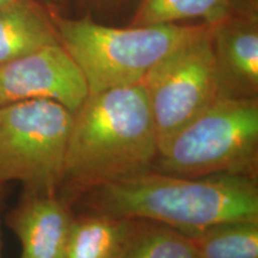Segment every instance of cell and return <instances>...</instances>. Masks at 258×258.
<instances>
[{"label":"cell","mask_w":258,"mask_h":258,"mask_svg":"<svg viewBox=\"0 0 258 258\" xmlns=\"http://www.w3.org/2000/svg\"><path fill=\"white\" fill-rule=\"evenodd\" d=\"M49 15L71 17L74 8L82 3L80 0H34Z\"/></svg>","instance_id":"cell-15"},{"label":"cell","mask_w":258,"mask_h":258,"mask_svg":"<svg viewBox=\"0 0 258 258\" xmlns=\"http://www.w3.org/2000/svg\"><path fill=\"white\" fill-rule=\"evenodd\" d=\"M73 115L50 99L0 106V186L18 182L24 192L59 194Z\"/></svg>","instance_id":"cell-5"},{"label":"cell","mask_w":258,"mask_h":258,"mask_svg":"<svg viewBox=\"0 0 258 258\" xmlns=\"http://www.w3.org/2000/svg\"><path fill=\"white\" fill-rule=\"evenodd\" d=\"M184 177L258 175V98H218L182 128L152 169Z\"/></svg>","instance_id":"cell-4"},{"label":"cell","mask_w":258,"mask_h":258,"mask_svg":"<svg viewBox=\"0 0 258 258\" xmlns=\"http://www.w3.org/2000/svg\"><path fill=\"white\" fill-rule=\"evenodd\" d=\"M80 2L85 3L90 9L101 15L117 11L127 3V0H80Z\"/></svg>","instance_id":"cell-16"},{"label":"cell","mask_w":258,"mask_h":258,"mask_svg":"<svg viewBox=\"0 0 258 258\" xmlns=\"http://www.w3.org/2000/svg\"><path fill=\"white\" fill-rule=\"evenodd\" d=\"M135 219L86 212L71 218L64 258H117Z\"/></svg>","instance_id":"cell-11"},{"label":"cell","mask_w":258,"mask_h":258,"mask_svg":"<svg viewBox=\"0 0 258 258\" xmlns=\"http://www.w3.org/2000/svg\"><path fill=\"white\" fill-rule=\"evenodd\" d=\"M252 8L257 0H141L131 25L178 24L192 18L213 25Z\"/></svg>","instance_id":"cell-12"},{"label":"cell","mask_w":258,"mask_h":258,"mask_svg":"<svg viewBox=\"0 0 258 258\" xmlns=\"http://www.w3.org/2000/svg\"><path fill=\"white\" fill-rule=\"evenodd\" d=\"M21 2V0H0V6H6V5H11L15 4V3Z\"/></svg>","instance_id":"cell-18"},{"label":"cell","mask_w":258,"mask_h":258,"mask_svg":"<svg viewBox=\"0 0 258 258\" xmlns=\"http://www.w3.org/2000/svg\"><path fill=\"white\" fill-rule=\"evenodd\" d=\"M218 98H258V11L247 9L209 25Z\"/></svg>","instance_id":"cell-8"},{"label":"cell","mask_w":258,"mask_h":258,"mask_svg":"<svg viewBox=\"0 0 258 258\" xmlns=\"http://www.w3.org/2000/svg\"><path fill=\"white\" fill-rule=\"evenodd\" d=\"M88 96L85 77L60 43L40 48L0 66V106L50 99L74 114Z\"/></svg>","instance_id":"cell-7"},{"label":"cell","mask_w":258,"mask_h":258,"mask_svg":"<svg viewBox=\"0 0 258 258\" xmlns=\"http://www.w3.org/2000/svg\"><path fill=\"white\" fill-rule=\"evenodd\" d=\"M60 43L50 15L34 0L0 6V66Z\"/></svg>","instance_id":"cell-10"},{"label":"cell","mask_w":258,"mask_h":258,"mask_svg":"<svg viewBox=\"0 0 258 258\" xmlns=\"http://www.w3.org/2000/svg\"><path fill=\"white\" fill-rule=\"evenodd\" d=\"M157 134L141 84L90 93L74 112L59 192L69 205L90 190L152 169Z\"/></svg>","instance_id":"cell-1"},{"label":"cell","mask_w":258,"mask_h":258,"mask_svg":"<svg viewBox=\"0 0 258 258\" xmlns=\"http://www.w3.org/2000/svg\"><path fill=\"white\" fill-rule=\"evenodd\" d=\"M88 212L159 222L191 237L213 225L258 220V182L243 175L184 177L150 170L80 196Z\"/></svg>","instance_id":"cell-2"},{"label":"cell","mask_w":258,"mask_h":258,"mask_svg":"<svg viewBox=\"0 0 258 258\" xmlns=\"http://www.w3.org/2000/svg\"><path fill=\"white\" fill-rule=\"evenodd\" d=\"M50 17L60 44L85 77L89 95L140 84L154 64L208 27L178 23L114 28L90 18Z\"/></svg>","instance_id":"cell-3"},{"label":"cell","mask_w":258,"mask_h":258,"mask_svg":"<svg viewBox=\"0 0 258 258\" xmlns=\"http://www.w3.org/2000/svg\"><path fill=\"white\" fill-rule=\"evenodd\" d=\"M117 258H199L191 239L175 228L135 220L133 231Z\"/></svg>","instance_id":"cell-14"},{"label":"cell","mask_w":258,"mask_h":258,"mask_svg":"<svg viewBox=\"0 0 258 258\" xmlns=\"http://www.w3.org/2000/svg\"><path fill=\"white\" fill-rule=\"evenodd\" d=\"M189 238L199 258H258V220L221 222Z\"/></svg>","instance_id":"cell-13"},{"label":"cell","mask_w":258,"mask_h":258,"mask_svg":"<svg viewBox=\"0 0 258 258\" xmlns=\"http://www.w3.org/2000/svg\"><path fill=\"white\" fill-rule=\"evenodd\" d=\"M141 85L157 134L158 153L218 99L211 27L154 64Z\"/></svg>","instance_id":"cell-6"},{"label":"cell","mask_w":258,"mask_h":258,"mask_svg":"<svg viewBox=\"0 0 258 258\" xmlns=\"http://www.w3.org/2000/svg\"><path fill=\"white\" fill-rule=\"evenodd\" d=\"M4 195V186H0V203ZM0 258H3V235H2V218H0Z\"/></svg>","instance_id":"cell-17"},{"label":"cell","mask_w":258,"mask_h":258,"mask_svg":"<svg viewBox=\"0 0 258 258\" xmlns=\"http://www.w3.org/2000/svg\"><path fill=\"white\" fill-rule=\"evenodd\" d=\"M72 214L59 195L24 192L6 215L21 244V258H64Z\"/></svg>","instance_id":"cell-9"}]
</instances>
